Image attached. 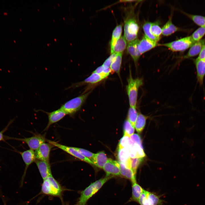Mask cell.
I'll use <instances>...</instances> for the list:
<instances>
[{
	"instance_id": "obj_1",
	"label": "cell",
	"mask_w": 205,
	"mask_h": 205,
	"mask_svg": "<svg viewBox=\"0 0 205 205\" xmlns=\"http://www.w3.org/2000/svg\"><path fill=\"white\" fill-rule=\"evenodd\" d=\"M114 177L105 176L91 183L81 192V195L76 205H86L88 200L95 194L108 180Z\"/></svg>"
},
{
	"instance_id": "obj_2",
	"label": "cell",
	"mask_w": 205,
	"mask_h": 205,
	"mask_svg": "<svg viewBox=\"0 0 205 205\" xmlns=\"http://www.w3.org/2000/svg\"><path fill=\"white\" fill-rule=\"evenodd\" d=\"M143 83L141 78H133L130 69L126 90L130 107L136 108L138 89Z\"/></svg>"
},
{
	"instance_id": "obj_3",
	"label": "cell",
	"mask_w": 205,
	"mask_h": 205,
	"mask_svg": "<svg viewBox=\"0 0 205 205\" xmlns=\"http://www.w3.org/2000/svg\"><path fill=\"white\" fill-rule=\"evenodd\" d=\"M90 92L72 99L65 102L60 108L67 114L71 115L80 110Z\"/></svg>"
},
{
	"instance_id": "obj_4",
	"label": "cell",
	"mask_w": 205,
	"mask_h": 205,
	"mask_svg": "<svg viewBox=\"0 0 205 205\" xmlns=\"http://www.w3.org/2000/svg\"><path fill=\"white\" fill-rule=\"evenodd\" d=\"M194 43L191 36H188L167 43L158 44V46H163L173 52H183L190 47Z\"/></svg>"
},
{
	"instance_id": "obj_5",
	"label": "cell",
	"mask_w": 205,
	"mask_h": 205,
	"mask_svg": "<svg viewBox=\"0 0 205 205\" xmlns=\"http://www.w3.org/2000/svg\"><path fill=\"white\" fill-rule=\"evenodd\" d=\"M139 26L134 18L127 19L124 25V37L127 42L129 43L137 39Z\"/></svg>"
},
{
	"instance_id": "obj_6",
	"label": "cell",
	"mask_w": 205,
	"mask_h": 205,
	"mask_svg": "<svg viewBox=\"0 0 205 205\" xmlns=\"http://www.w3.org/2000/svg\"><path fill=\"white\" fill-rule=\"evenodd\" d=\"M8 139H12L20 141L26 144L30 149L36 150L43 143L45 142L46 139L43 136L36 134L29 138H23L7 137Z\"/></svg>"
},
{
	"instance_id": "obj_7",
	"label": "cell",
	"mask_w": 205,
	"mask_h": 205,
	"mask_svg": "<svg viewBox=\"0 0 205 205\" xmlns=\"http://www.w3.org/2000/svg\"><path fill=\"white\" fill-rule=\"evenodd\" d=\"M47 142L69 154L90 164H93V162L88 158L85 157L77 151L75 147L66 146L56 142L46 139Z\"/></svg>"
},
{
	"instance_id": "obj_8",
	"label": "cell",
	"mask_w": 205,
	"mask_h": 205,
	"mask_svg": "<svg viewBox=\"0 0 205 205\" xmlns=\"http://www.w3.org/2000/svg\"><path fill=\"white\" fill-rule=\"evenodd\" d=\"M54 147V145L48 142L43 143L34 152L36 159L50 162V152Z\"/></svg>"
},
{
	"instance_id": "obj_9",
	"label": "cell",
	"mask_w": 205,
	"mask_h": 205,
	"mask_svg": "<svg viewBox=\"0 0 205 205\" xmlns=\"http://www.w3.org/2000/svg\"><path fill=\"white\" fill-rule=\"evenodd\" d=\"M106 177L120 175L118 162L108 159L103 168Z\"/></svg>"
},
{
	"instance_id": "obj_10",
	"label": "cell",
	"mask_w": 205,
	"mask_h": 205,
	"mask_svg": "<svg viewBox=\"0 0 205 205\" xmlns=\"http://www.w3.org/2000/svg\"><path fill=\"white\" fill-rule=\"evenodd\" d=\"M158 45L157 42L149 39L144 35L141 40H139L138 49L142 55L158 46Z\"/></svg>"
},
{
	"instance_id": "obj_11",
	"label": "cell",
	"mask_w": 205,
	"mask_h": 205,
	"mask_svg": "<svg viewBox=\"0 0 205 205\" xmlns=\"http://www.w3.org/2000/svg\"><path fill=\"white\" fill-rule=\"evenodd\" d=\"M19 153L21 155L25 165V170L21 180V183L22 184L28 167L32 163L35 162L36 158L35 152L33 150L30 149Z\"/></svg>"
},
{
	"instance_id": "obj_12",
	"label": "cell",
	"mask_w": 205,
	"mask_h": 205,
	"mask_svg": "<svg viewBox=\"0 0 205 205\" xmlns=\"http://www.w3.org/2000/svg\"><path fill=\"white\" fill-rule=\"evenodd\" d=\"M45 112L48 115V122L44 131L48 130L51 125L60 121L67 115L60 108L50 112Z\"/></svg>"
},
{
	"instance_id": "obj_13",
	"label": "cell",
	"mask_w": 205,
	"mask_h": 205,
	"mask_svg": "<svg viewBox=\"0 0 205 205\" xmlns=\"http://www.w3.org/2000/svg\"><path fill=\"white\" fill-rule=\"evenodd\" d=\"M117 157L118 162L124 164L127 167L131 169V158L128 148L118 147Z\"/></svg>"
},
{
	"instance_id": "obj_14",
	"label": "cell",
	"mask_w": 205,
	"mask_h": 205,
	"mask_svg": "<svg viewBox=\"0 0 205 205\" xmlns=\"http://www.w3.org/2000/svg\"><path fill=\"white\" fill-rule=\"evenodd\" d=\"M35 162L43 180L52 175L50 162L36 159Z\"/></svg>"
},
{
	"instance_id": "obj_15",
	"label": "cell",
	"mask_w": 205,
	"mask_h": 205,
	"mask_svg": "<svg viewBox=\"0 0 205 205\" xmlns=\"http://www.w3.org/2000/svg\"><path fill=\"white\" fill-rule=\"evenodd\" d=\"M139 40H136L128 43L127 46V50L130 55L135 64L136 65L139 58L141 56L138 49V44Z\"/></svg>"
},
{
	"instance_id": "obj_16",
	"label": "cell",
	"mask_w": 205,
	"mask_h": 205,
	"mask_svg": "<svg viewBox=\"0 0 205 205\" xmlns=\"http://www.w3.org/2000/svg\"><path fill=\"white\" fill-rule=\"evenodd\" d=\"M194 62L196 69L197 81L200 85H202L205 76V60L196 58Z\"/></svg>"
},
{
	"instance_id": "obj_17",
	"label": "cell",
	"mask_w": 205,
	"mask_h": 205,
	"mask_svg": "<svg viewBox=\"0 0 205 205\" xmlns=\"http://www.w3.org/2000/svg\"><path fill=\"white\" fill-rule=\"evenodd\" d=\"M205 44V38L194 43L190 47L187 54L183 57V59L188 58L199 55Z\"/></svg>"
},
{
	"instance_id": "obj_18",
	"label": "cell",
	"mask_w": 205,
	"mask_h": 205,
	"mask_svg": "<svg viewBox=\"0 0 205 205\" xmlns=\"http://www.w3.org/2000/svg\"><path fill=\"white\" fill-rule=\"evenodd\" d=\"M132 195L128 202H135L138 203V201L144 189L137 181L132 182Z\"/></svg>"
},
{
	"instance_id": "obj_19",
	"label": "cell",
	"mask_w": 205,
	"mask_h": 205,
	"mask_svg": "<svg viewBox=\"0 0 205 205\" xmlns=\"http://www.w3.org/2000/svg\"><path fill=\"white\" fill-rule=\"evenodd\" d=\"M119 162L120 175L131 181V182L136 181V175L132 170L127 167L124 164Z\"/></svg>"
},
{
	"instance_id": "obj_20",
	"label": "cell",
	"mask_w": 205,
	"mask_h": 205,
	"mask_svg": "<svg viewBox=\"0 0 205 205\" xmlns=\"http://www.w3.org/2000/svg\"><path fill=\"white\" fill-rule=\"evenodd\" d=\"M172 15H171L168 20L162 28V34L164 36H170L179 30L172 22Z\"/></svg>"
},
{
	"instance_id": "obj_21",
	"label": "cell",
	"mask_w": 205,
	"mask_h": 205,
	"mask_svg": "<svg viewBox=\"0 0 205 205\" xmlns=\"http://www.w3.org/2000/svg\"><path fill=\"white\" fill-rule=\"evenodd\" d=\"M127 42L124 36H122L117 41L114 46L110 48L111 54L123 53L127 46Z\"/></svg>"
},
{
	"instance_id": "obj_22",
	"label": "cell",
	"mask_w": 205,
	"mask_h": 205,
	"mask_svg": "<svg viewBox=\"0 0 205 205\" xmlns=\"http://www.w3.org/2000/svg\"><path fill=\"white\" fill-rule=\"evenodd\" d=\"M49 181L52 189V196H60L61 194L63 189L62 187L54 178L52 175L46 178Z\"/></svg>"
},
{
	"instance_id": "obj_23",
	"label": "cell",
	"mask_w": 205,
	"mask_h": 205,
	"mask_svg": "<svg viewBox=\"0 0 205 205\" xmlns=\"http://www.w3.org/2000/svg\"><path fill=\"white\" fill-rule=\"evenodd\" d=\"M108 159L105 153L103 151H100L95 154L93 162V165L103 169Z\"/></svg>"
},
{
	"instance_id": "obj_24",
	"label": "cell",
	"mask_w": 205,
	"mask_h": 205,
	"mask_svg": "<svg viewBox=\"0 0 205 205\" xmlns=\"http://www.w3.org/2000/svg\"><path fill=\"white\" fill-rule=\"evenodd\" d=\"M147 198L151 205H163L164 201L161 198L160 196L153 192L146 190Z\"/></svg>"
},
{
	"instance_id": "obj_25",
	"label": "cell",
	"mask_w": 205,
	"mask_h": 205,
	"mask_svg": "<svg viewBox=\"0 0 205 205\" xmlns=\"http://www.w3.org/2000/svg\"><path fill=\"white\" fill-rule=\"evenodd\" d=\"M148 118L147 116L140 113H138L135 125V128L138 133H141L143 131Z\"/></svg>"
},
{
	"instance_id": "obj_26",
	"label": "cell",
	"mask_w": 205,
	"mask_h": 205,
	"mask_svg": "<svg viewBox=\"0 0 205 205\" xmlns=\"http://www.w3.org/2000/svg\"><path fill=\"white\" fill-rule=\"evenodd\" d=\"M123 53L117 54L111 64L110 68L112 71L116 72L119 76L121 65Z\"/></svg>"
},
{
	"instance_id": "obj_27",
	"label": "cell",
	"mask_w": 205,
	"mask_h": 205,
	"mask_svg": "<svg viewBox=\"0 0 205 205\" xmlns=\"http://www.w3.org/2000/svg\"><path fill=\"white\" fill-rule=\"evenodd\" d=\"M122 31V26L121 24L117 25L114 29L110 42V48L114 46L117 41L120 38Z\"/></svg>"
},
{
	"instance_id": "obj_28",
	"label": "cell",
	"mask_w": 205,
	"mask_h": 205,
	"mask_svg": "<svg viewBox=\"0 0 205 205\" xmlns=\"http://www.w3.org/2000/svg\"><path fill=\"white\" fill-rule=\"evenodd\" d=\"M105 78H106L105 77L101 74L93 72L82 83L95 84L100 82Z\"/></svg>"
},
{
	"instance_id": "obj_29",
	"label": "cell",
	"mask_w": 205,
	"mask_h": 205,
	"mask_svg": "<svg viewBox=\"0 0 205 205\" xmlns=\"http://www.w3.org/2000/svg\"><path fill=\"white\" fill-rule=\"evenodd\" d=\"M205 34V27H200L196 30L190 36L193 41L195 43L200 40Z\"/></svg>"
},
{
	"instance_id": "obj_30",
	"label": "cell",
	"mask_w": 205,
	"mask_h": 205,
	"mask_svg": "<svg viewBox=\"0 0 205 205\" xmlns=\"http://www.w3.org/2000/svg\"><path fill=\"white\" fill-rule=\"evenodd\" d=\"M138 114L136 108L131 107L129 108L128 112V120L134 128Z\"/></svg>"
},
{
	"instance_id": "obj_31",
	"label": "cell",
	"mask_w": 205,
	"mask_h": 205,
	"mask_svg": "<svg viewBox=\"0 0 205 205\" xmlns=\"http://www.w3.org/2000/svg\"><path fill=\"white\" fill-rule=\"evenodd\" d=\"M151 22H146L143 25V28L145 35L149 39L157 42L159 39L154 36L151 32Z\"/></svg>"
},
{
	"instance_id": "obj_32",
	"label": "cell",
	"mask_w": 205,
	"mask_h": 205,
	"mask_svg": "<svg viewBox=\"0 0 205 205\" xmlns=\"http://www.w3.org/2000/svg\"><path fill=\"white\" fill-rule=\"evenodd\" d=\"M134 145L135 144L132 141L130 137L124 135L120 140L118 147L129 149Z\"/></svg>"
},
{
	"instance_id": "obj_33",
	"label": "cell",
	"mask_w": 205,
	"mask_h": 205,
	"mask_svg": "<svg viewBox=\"0 0 205 205\" xmlns=\"http://www.w3.org/2000/svg\"><path fill=\"white\" fill-rule=\"evenodd\" d=\"M196 24L200 27H205V17L199 15L185 13Z\"/></svg>"
},
{
	"instance_id": "obj_34",
	"label": "cell",
	"mask_w": 205,
	"mask_h": 205,
	"mask_svg": "<svg viewBox=\"0 0 205 205\" xmlns=\"http://www.w3.org/2000/svg\"><path fill=\"white\" fill-rule=\"evenodd\" d=\"M134 128L128 119L126 120L124 124V135L130 137L134 134Z\"/></svg>"
},
{
	"instance_id": "obj_35",
	"label": "cell",
	"mask_w": 205,
	"mask_h": 205,
	"mask_svg": "<svg viewBox=\"0 0 205 205\" xmlns=\"http://www.w3.org/2000/svg\"><path fill=\"white\" fill-rule=\"evenodd\" d=\"M150 30L154 36L160 39V37L162 34V29L157 23H151Z\"/></svg>"
},
{
	"instance_id": "obj_36",
	"label": "cell",
	"mask_w": 205,
	"mask_h": 205,
	"mask_svg": "<svg viewBox=\"0 0 205 205\" xmlns=\"http://www.w3.org/2000/svg\"><path fill=\"white\" fill-rule=\"evenodd\" d=\"M130 160L131 169L136 175L137 170L143 161L144 158H131Z\"/></svg>"
},
{
	"instance_id": "obj_37",
	"label": "cell",
	"mask_w": 205,
	"mask_h": 205,
	"mask_svg": "<svg viewBox=\"0 0 205 205\" xmlns=\"http://www.w3.org/2000/svg\"><path fill=\"white\" fill-rule=\"evenodd\" d=\"M41 191L44 194L52 195V189L50 184L47 178L43 180Z\"/></svg>"
},
{
	"instance_id": "obj_38",
	"label": "cell",
	"mask_w": 205,
	"mask_h": 205,
	"mask_svg": "<svg viewBox=\"0 0 205 205\" xmlns=\"http://www.w3.org/2000/svg\"><path fill=\"white\" fill-rule=\"evenodd\" d=\"M75 147L81 154L85 157L89 159L93 162L95 154L82 148Z\"/></svg>"
},
{
	"instance_id": "obj_39",
	"label": "cell",
	"mask_w": 205,
	"mask_h": 205,
	"mask_svg": "<svg viewBox=\"0 0 205 205\" xmlns=\"http://www.w3.org/2000/svg\"><path fill=\"white\" fill-rule=\"evenodd\" d=\"M140 205H151L146 196V190H144L140 197L138 203Z\"/></svg>"
},
{
	"instance_id": "obj_40",
	"label": "cell",
	"mask_w": 205,
	"mask_h": 205,
	"mask_svg": "<svg viewBox=\"0 0 205 205\" xmlns=\"http://www.w3.org/2000/svg\"><path fill=\"white\" fill-rule=\"evenodd\" d=\"M130 138L135 144L138 145L143 149L141 139L139 135L136 134H133L130 136Z\"/></svg>"
},
{
	"instance_id": "obj_41",
	"label": "cell",
	"mask_w": 205,
	"mask_h": 205,
	"mask_svg": "<svg viewBox=\"0 0 205 205\" xmlns=\"http://www.w3.org/2000/svg\"><path fill=\"white\" fill-rule=\"evenodd\" d=\"M116 54H112L104 62L102 65L105 67H110Z\"/></svg>"
},
{
	"instance_id": "obj_42",
	"label": "cell",
	"mask_w": 205,
	"mask_h": 205,
	"mask_svg": "<svg viewBox=\"0 0 205 205\" xmlns=\"http://www.w3.org/2000/svg\"><path fill=\"white\" fill-rule=\"evenodd\" d=\"M129 149L130 158H138L137 144H135L134 145L130 148Z\"/></svg>"
},
{
	"instance_id": "obj_43",
	"label": "cell",
	"mask_w": 205,
	"mask_h": 205,
	"mask_svg": "<svg viewBox=\"0 0 205 205\" xmlns=\"http://www.w3.org/2000/svg\"><path fill=\"white\" fill-rule=\"evenodd\" d=\"M197 59L205 60V44L202 48Z\"/></svg>"
},
{
	"instance_id": "obj_44",
	"label": "cell",
	"mask_w": 205,
	"mask_h": 205,
	"mask_svg": "<svg viewBox=\"0 0 205 205\" xmlns=\"http://www.w3.org/2000/svg\"><path fill=\"white\" fill-rule=\"evenodd\" d=\"M11 123L12 122L9 123L8 125L4 129L0 132V142L4 141L5 139L4 138L3 133L7 130V128Z\"/></svg>"
},
{
	"instance_id": "obj_45",
	"label": "cell",
	"mask_w": 205,
	"mask_h": 205,
	"mask_svg": "<svg viewBox=\"0 0 205 205\" xmlns=\"http://www.w3.org/2000/svg\"><path fill=\"white\" fill-rule=\"evenodd\" d=\"M5 205H6L5 204Z\"/></svg>"
},
{
	"instance_id": "obj_46",
	"label": "cell",
	"mask_w": 205,
	"mask_h": 205,
	"mask_svg": "<svg viewBox=\"0 0 205 205\" xmlns=\"http://www.w3.org/2000/svg\"></svg>"
}]
</instances>
